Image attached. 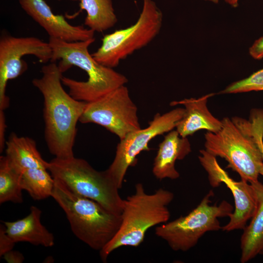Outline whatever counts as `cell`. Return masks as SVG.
<instances>
[{
  "mask_svg": "<svg viewBox=\"0 0 263 263\" xmlns=\"http://www.w3.org/2000/svg\"><path fill=\"white\" fill-rule=\"evenodd\" d=\"M221 129L205 134V150L225 159L227 167L249 183L258 181L263 166V109H254L249 120L225 117Z\"/></svg>",
  "mask_w": 263,
  "mask_h": 263,
  "instance_id": "6da1fadb",
  "label": "cell"
},
{
  "mask_svg": "<svg viewBox=\"0 0 263 263\" xmlns=\"http://www.w3.org/2000/svg\"><path fill=\"white\" fill-rule=\"evenodd\" d=\"M42 76L32 80L43 97L44 137L50 152L56 158L74 156L76 125L86 106L75 99L62 86V73L55 62L41 68Z\"/></svg>",
  "mask_w": 263,
  "mask_h": 263,
  "instance_id": "7a4b0ae2",
  "label": "cell"
},
{
  "mask_svg": "<svg viewBox=\"0 0 263 263\" xmlns=\"http://www.w3.org/2000/svg\"><path fill=\"white\" fill-rule=\"evenodd\" d=\"M95 41L91 38L84 41L67 42L49 38L52 50L51 62L59 60L57 64L63 74L75 66L84 71L86 81H78L62 76V84L68 88L69 94L76 100L90 102L125 85L128 81L123 75L113 68L98 63L89 51V46Z\"/></svg>",
  "mask_w": 263,
  "mask_h": 263,
  "instance_id": "3957f363",
  "label": "cell"
},
{
  "mask_svg": "<svg viewBox=\"0 0 263 263\" xmlns=\"http://www.w3.org/2000/svg\"><path fill=\"white\" fill-rule=\"evenodd\" d=\"M174 194L160 188L152 194L147 193L142 183L135 186L134 193L124 199L120 228L115 236L99 252L106 262L114 250L123 246L136 247L144 241L149 229L169 221L168 207Z\"/></svg>",
  "mask_w": 263,
  "mask_h": 263,
  "instance_id": "277c9868",
  "label": "cell"
},
{
  "mask_svg": "<svg viewBox=\"0 0 263 263\" xmlns=\"http://www.w3.org/2000/svg\"><path fill=\"white\" fill-rule=\"evenodd\" d=\"M54 179L51 197L65 212L73 233L91 248L100 251L118 232L121 215L75 193L61 181Z\"/></svg>",
  "mask_w": 263,
  "mask_h": 263,
  "instance_id": "5b68a950",
  "label": "cell"
},
{
  "mask_svg": "<svg viewBox=\"0 0 263 263\" xmlns=\"http://www.w3.org/2000/svg\"><path fill=\"white\" fill-rule=\"evenodd\" d=\"M48 170L75 193L93 200L111 212L121 215L124 199L106 170L98 171L85 160L75 156L55 158L48 162Z\"/></svg>",
  "mask_w": 263,
  "mask_h": 263,
  "instance_id": "8992f818",
  "label": "cell"
},
{
  "mask_svg": "<svg viewBox=\"0 0 263 263\" xmlns=\"http://www.w3.org/2000/svg\"><path fill=\"white\" fill-rule=\"evenodd\" d=\"M213 195L210 190L187 215L156 226L155 235L165 241L173 251L185 252L195 246L206 233L222 229L219 218L229 217L234 208L225 200L219 205H212Z\"/></svg>",
  "mask_w": 263,
  "mask_h": 263,
  "instance_id": "52a82bcc",
  "label": "cell"
},
{
  "mask_svg": "<svg viewBox=\"0 0 263 263\" xmlns=\"http://www.w3.org/2000/svg\"><path fill=\"white\" fill-rule=\"evenodd\" d=\"M163 14L153 0H143L135 23L107 34L101 46L92 55L99 64L113 68L120 62L149 44L159 33Z\"/></svg>",
  "mask_w": 263,
  "mask_h": 263,
  "instance_id": "ba28073f",
  "label": "cell"
},
{
  "mask_svg": "<svg viewBox=\"0 0 263 263\" xmlns=\"http://www.w3.org/2000/svg\"><path fill=\"white\" fill-rule=\"evenodd\" d=\"M79 121L100 125L116 135L120 140L141 129L137 108L125 85L95 101L87 102Z\"/></svg>",
  "mask_w": 263,
  "mask_h": 263,
  "instance_id": "9c48e42d",
  "label": "cell"
},
{
  "mask_svg": "<svg viewBox=\"0 0 263 263\" xmlns=\"http://www.w3.org/2000/svg\"><path fill=\"white\" fill-rule=\"evenodd\" d=\"M185 108H177L163 114L156 113L149 126L129 133L117 144L113 160L106 169L119 189L122 187L129 167L134 165L136 156L149 150L148 144L155 137L172 131L183 117Z\"/></svg>",
  "mask_w": 263,
  "mask_h": 263,
  "instance_id": "30bf717a",
  "label": "cell"
},
{
  "mask_svg": "<svg viewBox=\"0 0 263 263\" xmlns=\"http://www.w3.org/2000/svg\"><path fill=\"white\" fill-rule=\"evenodd\" d=\"M33 55L40 62L51 61L52 50L49 42L34 37H16L2 35L0 38V110L7 109L10 103L6 94L9 80L17 78L28 69L22 57Z\"/></svg>",
  "mask_w": 263,
  "mask_h": 263,
  "instance_id": "8fae6325",
  "label": "cell"
},
{
  "mask_svg": "<svg viewBox=\"0 0 263 263\" xmlns=\"http://www.w3.org/2000/svg\"><path fill=\"white\" fill-rule=\"evenodd\" d=\"M200 153L199 159L207 173L209 184L213 188H217L221 183L225 184L230 190L234 200L235 207L229 217V221L221 229L225 231L243 230L257 207V197L254 188L246 181L233 180L219 165L216 157L206 150H200Z\"/></svg>",
  "mask_w": 263,
  "mask_h": 263,
  "instance_id": "7c38bea8",
  "label": "cell"
},
{
  "mask_svg": "<svg viewBox=\"0 0 263 263\" xmlns=\"http://www.w3.org/2000/svg\"><path fill=\"white\" fill-rule=\"evenodd\" d=\"M19 3L27 14L46 31L49 38L67 42L94 38V31L82 25L70 24L63 16L55 14L44 0H19Z\"/></svg>",
  "mask_w": 263,
  "mask_h": 263,
  "instance_id": "4fadbf2b",
  "label": "cell"
},
{
  "mask_svg": "<svg viewBox=\"0 0 263 263\" xmlns=\"http://www.w3.org/2000/svg\"><path fill=\"white\" fill-rule=\"evenodd\" d=\"M214 94L211 93L198 98H187L170 103L171 106L181 104L185 107L184 115L176 127L181 137H187L200 130L216 132L221 129L222 120L214 116L207 106L208 99Z\"/></svg>",
  "mask_w": 263,
  "mask_h": 263,
  "instance_id": "5bb4252c",
  "label": "cell"
},
{
  "mask_svg": "<svg viewBox=\"0 0 263 263\" xmlns=\"http://www.w3.org/2000/svg\"><path fill=\"white\" fill-rule=\"evenodd\" d=\"M191 151L187 137H181L176 130L170 131L159 145L153 164L154 176L159 180L178 178L180 174L175 169L176 161L183 160Z\"/></svg>",
  "mask_w": 263,
  "mask_h": 263,
  "instance_id": "9a60e30c",
  "label": "cell"
},
{
  "mask_svg": "<svg viewBox=\"0 0 263 263\" xmlns=\"http://www.w3.org/2000/svg\"><path fill=\"white\" fill-rule=\"evenodd\" d=\"M41 210L35 206L24 218L13 222H3L7 234L15 242H28L36 245L52 247L53 234L41 224Z\"/></svg>",
  "mask_w": 263,
  "mask_h": 263,
  "instance_id": "2e32d148",
  "label": "cell"
},
{
  "mask_svg": "<svg viewBox=\"0 0 263 263\" xmlns=\"http://www.w3.org/2000/svg\"><path fill=\"white\" fill-rule=\"evenodd\" d=\"M6 147L5 156L10 165L20 173L30 169H47L48 162L43 159L33 139L20 137L13 132L6 142Z\"/></svg>",
  "mask_w": 263,
  "mask_h": 263,
  "instance_id": "e0dca14e",
  "label": "cell"
},
{
  "mask_svg": "<svg viewBox=\"0 0 263 263\" xmlns=\"http://www.w3.org/2000/svg\"><path fill=\"white\" fill-rule=\"evenodd\" d=\"M257 197V207L241 238L240 262L245 263L260 254L263 248V184L259 181L250 183Z\"/></svg>",
  "mask_w": 263,
  "mask_h": 263,
  "instance_id": "ac0fdd59",
  "label": "cell"
},
{
  "mask_svg": "<svg viewBox=\"0 0 263 263\" xmlns=\"http://www.w3.org/2000/svg\"><path fill=\"white\" fill-rule=\"evenodd\" d=\"M80 10H85L84 25L94 32H102L117 22L112 0H79Z\"/></svg>",
  "mask_w": 263,
  "mask_h": 263,
  "instance_id": "d6986e66",
  "label": "cell"
},
{
  "mask_svg": "<svg viewBox=\"0 0 263 263\" xmlns=\"http://www.w3.org/2000/svg\"><path fill=\"white\" fill-rule=\"evenodd\" d=\"M47 170L45 169H30L21 174V188L34 200H41L52 196L55 179Z\"/></svg>",
  "mask_w": 263,
  "mask_h": 263,
  "instance_id": "ffe728a7",
  "label": "cell"
},
{
  "mask_svg": "<svg viewBox=\"0 0 263 263\" xmlns=\"http://www.w3.org/2000/svg\"><path fill=\"white\" fill-rule=\"evenodd\" d=\"M21 173L9 163L6 157H0V204L7 202L22 203Z\"/></svg>",
  "mask_w": 263,
  "mask_h": 263,
  "instance_id": "44dd1931",
  "label": "cell"
},
{
  "mask_svg": "<svg viewBox=\"0 0 263 263\" xmlns=\"http://www.w3.org/2000/svg\"><path fill=\"white\" fill-rule=\"evenodd\" d=\"M259 91H263V68L245 78L231 83L222 93L236 94Z\"/></svg>",
  "mask_w": 263,
  "mask_h": 263,
  "instance_id": "7402d4cb",
  "label": "cell"
},
{
  "mask_svg": "<svg viewBox=\"0 0 263 263\" xmlns=\"http://www.w3.org/2000/svg\"><path fill=\"white\" fill-rule=\"evenodd\" d=\"M15 242L7 234L4 225L0 226V256L13 250Z\"/></svg>",
  "mask_w": 263,
  "mask_h": 263,
  "instance_id": "603a6c76",
  "label": "cell"
},
{
  "mask_svg": "<svg viewBox=\"0 0 263 263\" xmlns=\"http://www.w3.org/2000/svg\"><path fill=\"white\" fill-rule=\"evenodd\" d=\"M249 54L255 59L263 58V36L255 40L249 47Z\"/></svg>",
  "mask_w": 263,
  "mask_h": 263,
  "instance_id": "cb8c5ba5",
  "label": "cell"
},
{
  "mask_svg": "<svg viewBox=\"0 0 263 263\" xmlns=\"http://www.w3.org/2000/svg\"><path fill=\"white\" fill-rule=\"evenodd\" d=\"M3 256L4 260L9 263H21L24 259L22 254L13 250L6 253Z\"/></svg>",
  "mask_w": 263,
  "mask_h": 263,
  "instance_id": "d4e9b609",
  "label": "cell"
},
{
  "mask_svg": "<svg viewBox=\"0 0 263 263\" xmlns=\"http://www.w3.org/2000/svg\"><path fill=\"white\" fill-rule=\"evenodd\" d=\"M6 129L5 116L4 112L0 110V152H2L5 144V132Z\"/></svg>",
  "mask_w": 263,
  "mask_h": 263,
  "instance_id": "484cf974",
  "label": "cell"
},
{
  "mask_svg": "<svg viewBox=\"0 0 263 263\" xmlns=\"http://www.w3.org/2000/svg\"><path fill=\"white\" fill-rule=\"evenodd\" d=\"M225 2L233 7H236L238 6L239 0H224Z\"/></svg>",
  "mask_w": 263,
  "mask_h": 263,
  "instance_id": "4316f807",
  "label": "cell"
},
{
  "mask_svg": "<svg viewBox=\"0 0 263 263\" xmlns=\"http://www.w3.org/2000/svg\"><path fill=\"white\" fill-rule=\"evenodd\" d=\"M262 152H263V144L262 145ZM260 175H261L262 176H263V166L261 169V170L260 171Z\"/></svg>",
  "mask_w": 263,
  "mask_h": 263,
  "instance_id": "83f0119b",
  "label": "cell"
},
{
  "mask_svg": "<svg viewBox=\"0 0 263 263\" xmlns=\"http://www.w3.org/2000/svg\"><path fill=\"white\" fill-rule=\"evenodd\" d=\"M204 0L210 1L214 3H217L219 2V0Z\"/></svg>",
  "mask_w": 263,
  "mask_h": 263,
  "instance_id": "f1b7e54d",
  "label": "cell"
},
{
  "mask_svg": "<svg viewBox=\"0 0 263 263\" xmlns=\"http://www.w3.org/2000/svg\"><path fill=\"white\" fill-rule=\"evenodd\" d=\"M260 254H262V255H263V248L262 249V251H261Z\"/></svg>",
  "mask_w": 263,
  "mask_h": 263,
  "instance_id": "f546056e",
  "label": "cell"
},
{
  "mask_svg": "<svg viewBox=\"0 0 263 263\" xmlns=\"http://www.w3.org/2000/svg\"><path fill=\"white\" fill-rule=\"evenodd\" d=\"M71 0V1H77L78 0Z\"/></svg>",
  "mask_w": 263,
  "mask_h": 263,
  "instance_id": "4dcf8cb0",
  "label": "cell"
}]
</instances>
